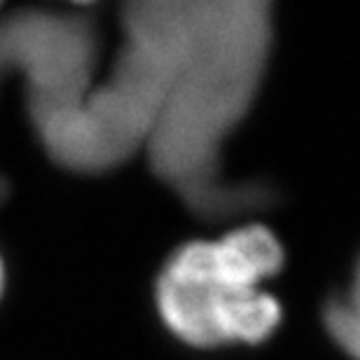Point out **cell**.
<instances>
[{
  "instance_id": "obj_5",
  "label": "cell",
  "mask_w": 360,
  "mask_h": 360,
  "mask_svg": "<svg viewBox=\"0 0 360 360\" xmlns=\"http://www.w3.org/2000/svg\"><path fill=\"white\" fill-rule=\"evenodd\" d=\"M0 285H3V267H0Z\"/></svg>"
},
{
  "instance_id": "obj_1",
  "label": "cell",
  "mask_w": 360,
  "mask_h": 360,
  "mask_svg": "<svg viewBox=\"0 0 360 360\" xmlns=\"http://www.w3.org/2000/svg\"><path fill=\"white\" fill-rule=\"evenodd\" d=\"M269 47V3L194 0L185 47L146 150L155 174L208 218L262 204V190L220 178V150L253 103Z\"/></svg>"
},
{
  "instance_id": "obj_3",
  "label": "cell",
  "mask_w": 360,
  "mask_h": 360,
  "mask_svg": "<svg viewBox=\"0 0 360 360\" xmlns=\"http://www.w3.org/2000/svg\"><path fill=\"white\" fill-rule=\"evenodd\" d=\"M283 264L269 229L250 225L215 241L180 246L157 281V309L171 333L199 349L260 344L281 323L262 283Z\"/></svg>"
},
{
  "instance_id": "obj_4",
  "label": "cell",
  "mask_w": 360,
  "mask_h": 360,
  "mask_svg": "<svg viewBox=\"0 0 360 360\" xmlns=\"http://www.w3.org/2000/svg\"><path fill=\"white\" fill-rule=\"evenodd\" d=\"M326 326L344 354L360 360V264L349 290L328 304Z\"/></svg>"
},
{
  "instance_id": "obj_2",
  "label": "cell",
  "mask_w": 360,
  "mask_h": 360,
  "mask_svg": "<svg viewBox=\"0 0 360 360\" xmlns=\"http://www.w3.org/2000/svg\"><path fill=\"white\" fill-rule=\"evenodd\" d=\"M194 0H141L124 7V45L110 80L47 134L45 148L63 167L103 171L146 148L190 31Z\"/></svg>"
}]
</instances>
